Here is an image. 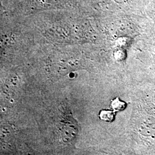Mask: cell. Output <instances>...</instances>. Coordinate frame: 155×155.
Returning <instances> with one entry per match:
<instances>
[{"label": "cell", "instance_id": "obj_1", "mask_svg": "<svg viewBox=\"0 0 155 155\" xmlns=\"http://www.w3.org/2000/svg\"><path fill=\"white\" fill-rule=\"evenodd\" d=\"M111 106L114 111H121L125 109L127 104L125 102L120 100L119 98H116L112 101Z\"/></svg>", "mask_w": 155, "mask_h": 155}, {"label": "cell", "instance_id": "obj_2", "mask_svg": "<svg viewBox=\"0 0 155 155\" xmlns=\"http://www.w3.org/2000/svg\"><path fill=\"white\" fill-rule=\"evenodd\" d=\"M114 117L115 114L113 111L104 110L100 112V118L101 120L105 121L111 122L114 120Z\"/></svg>", "mask_w": 155, "mask_h": 155}]
</instances>
